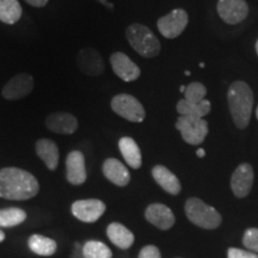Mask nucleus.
<instances>
[{
  "mask_svg": "<svg viewBox=\"0 0 258 258\" xmlns=\"http://www.w3.org/2000/svg\"><path fill=\"white\" fill-rule=\"evenodd\" d=\"M40 191L36 177L18 167L0 170V198L12 201L32 199Z\"/></svg>",
  "mask_w": 258,
  "mask_h": 258,
  "instance_id": "nucleus-1",
  "label": "nucleus"
},
{
  "mask_svg": "<svg viewBox=\"0 0 258 258\" xmlns=\"http://www.w3.org/2000/svg\"><path fill=\"white\" fill-rule=\"evenodd\" d=\"M228 108L237 128L244 129L249 124L253 108V92L245 82L231 84L227 92Z\"/></svg>",
  "mask_w": 258,
  "mask_h": 258,
  "instance_id": "nucleus-2",
  "label": "nucleus"
},
{
  "mask_svg": "<svg viewBox=\"0 0 258 258\" xmlns=\"http://www.w3.org/2000/svg\"><path fill=\"white\" fill-rule=\"evenodd\" d=\"M125 37L132 48L144 57H156L160 53V42L156 35L143 24H132L127 28Z\"/></svg>",
  "mask_w": 258,
  "mask_h": 258,
  "instance_id": "nucleus-3",
  "label": "nucleus"
},
{
  "mask_svg": "<svg viewBox=\"0 0 258 258\" xmlns=\"http://www.w3.org/2000/svg\"><path fill=\"white\" fill-rule=\"evenodd\" d=\"M185 214L192 224L206 230H214L221 224V215L217 209L198 198H191L185 202Z\"/></svg>",
  "mask_w": 258,
  "mask_h": 258,
  "instance_id": "nucleus-4",
  "label": "nucleus"
},
{
  "mask_svg": "<svg viewBox=\"0 0 258 258\" xmlns=\"http://www.w3.org/2000/svg\"><path fill=\"white\" fill-rule=\"evenodd\" d=\"M183 140L190 145H200L205 141L208 134V123L202 117L195 116H179L176 122Z\"/></svg>",
  "mask_w": 258,
  "mask_h": 258,
  "instance_id": "nucleus-5",
  "label": "nucleus"
},
{
  "mask_svg": "<svg viewBox=\"0 0 258 258\" xmlns=\"http://www.w3.org/2000/svg\"><path fill=\"white\" fill-rule=\"evenodd\" d=\"M111 109L127 121L140 123L146 117V111L140 102L134 96L120 93L111 99Z\"/></svg>",
  "mask_w": 258,
  "mask_h": 258,
  "instance_id": "nucleus-6",
  "label": "nucleus"
},
{
  "mask_svg": "<svg viewBox=\"0 0 258 258\" xmlns=\"http://www.w3.org/2000/svg\"><path fill=\"white\" fill-rule=\"evenodd\" d=\"M188 14L184 10L176 9L171 11L170 14L164 16V17L159 18L157 27L164 37L176 38L184 31L186 25H188Z\"/></svg>",
  "mask_w": 258,
  "mask_h": 258,
  "instance_id": "nucleus-7",
  "label": "nucleus"
},
{
  "mask_svg": "<svg viewBox=\"0 0 258 258\" xmlns=\"http://www.w3.org/2000/svg\"><path fill=\"white\" fill-rule=\"evenodd\" d=\"M217 10L227 24H239L249 15V5L245 0H219Z\"/></svg>",
  "mask_w": 258,
  "mask_h": 258,
  "instance_id": "nucleus-8",
  "label": "nucleus"
},
{
  "mask_svg": "<svg viewBox=\"0 0 258 258\" xmlns=\"http://www.w3.org/2000/svg\"><path fill=\"white\" fill-rule=\"evenodd\" d=\"M34 89V78L28 73H18L11 78L3 88V97L8 101H17L22 99Z\"/></svg>",
  "mask_w": 258,
  "mask_h": 258,
  "instance_id": "nucleus-9",
  "label": "nucleus"
},
{
  "mask_svg": "<svg viewBox=\"0 0 258 258\" xmlns=\"http://www.w3.org/2000/svg\"><path fill=\"white\" fill-rule=\"evenodd\" d=\"M105 209V203L101 200H79L72 205V214L83 222H96L104 214Z\"/></svg>",
  "mask_w": 258,
  "mask_h": 258,
  "instance_id": "nucleus-10",
  "label": "nucleus"
},
{
  "mask_svg": "<svg viewBox=\"0 0 258 258\" xmlns=\"http://www.w3.org/2000/svg\"><path fill=\"white\" fill-rule=\"evenodd\" d=\"M110 63L114 73L123 82H134L141 74V71L138 64L134 63L125 54L121 53V51H116V53L111 54Z\"/></svg>",
  "mask_w": 258,
  "mask_h": 258,
  "instance_id": "nucleus-11",
  "label": "nucleus"
},
{
  "mask_svg": "<svg viewBox=\"0 0 258 258\" xmlns=\"http://www.w3.org/2000/svg\"><path fill=\"white\" fill-rule=\"evenodd\" d=\"M77 64L84 74L89 77L101 76L104 72V62L101 54L93 48H83L77 55Z\"/></svg>",
  "mask_w": 258,
  "mask_h": 258,
  "instance_id": "nucleus-12",
  "label": "nucleus"
},
{
  "mask_svg": "<svg viewBox=\"0 0 258 258\" xmlns=\"http://www.w3.org/2000/svg\"><path fill=\"white\" fill-rule=\"evenodd\" d=\"M253 184V169L250 164H241L235 169L231 178L232 191L237 198L243 199L249 195Z\"/></svg>",
  "mask_w": 258,
  "mask_h": 258,
  "instance_id": "nucleus-13",
  "label": "nucleus"
},
{
  "mask_svg": "<svg viewBox=\"0 0 258 258\" xmlns=\"http://www.w3.org/2000/svg\"><path fill=\"white\" fill-rule=\"evenodd\" d=\"M67 180L73 185H80L86 180L85 158L79 151H72L66 159Z\"/></svg>",
  "mask_w": 258,
  "mask_h": 258,
  "instance_id": "nucleus-14",
  "label": "nucleus"
},
{
  "mask_svg": "<svg viewBox=\"0 0 258 258\" xmlns=\"http://www.w3.org/2000/svg\"><path fill=\"white\" fill-rule=\"evenodd\" d=\"M46 125L53 133L70 135L78 129V120L69 112H53L46 118Z\"/></svg>",
  "mask_w": 258,
  "mask_h": 258,
  "instance_id": "nucleus-15",
  "label": "nucleus"
},
{
  "mask_svg": "<svg viewBox=\"0 0 258 258\" xmlns=\"http://www.w3.org/2000/svg\"><path fill=\"white\" fill-rule=\"evenodd\" d=\"M145 217L147 221L160 228V230H169L175 224V215L171 209L161 203L150 205L145 212Z\"/></svg>",
  "mask_w": 258,
  "mask_h": 258,
  "instance_id": "nucleus-16",
  "label": "nucleus"
},
{
  "mask_svg": "<svg viewBox=\"0 0 258 258\" xmlns=\"http://www.w3.org/2000/svg\"><path fill=\"white\" fill-rule=\"evenodd\" d=\"M103 173L115 185L125 186L131 180V173L127 167L115 158H109L103 164Z\"/></svg>",
  "mask_w": 258,
  "mask_h": 258,
  "instance_id": "nucleus-17",
  "label": "nucleus"
},
{
  "mask_svg": "<svg viewBox=\"0 0 258 258\" xmlns=\"http://www.w3.org/2000/svg\"><path fill=\"white\" fill-rule=\"evenodd\" d=\"M36 153L48 169L54 171L59 164V147L50 139H40L36 143Z\"/></svg>",
  "mask_w": 258,
  "mask_h": 258,
  "instance_id": "nucleus-18",
  "label": "nucleus"
},
{
  "mask_svg": "<svg viewBox=\"0 0 258 258\" xmlns=\"http://www.w3.org/2000/svg\"><path fill=\"white\" fill-rule=\"evenodd\" d=\"M152 176L156 182L166 192L171 195H177L180 191V183L176 175H173L167 167L163 165H157L152 169Z\"/></svg>",
  "mask_w": 258,
  "mask_h": 258,
  "instance_id": "nucleus-19",
  "label": "nucleus"
},
{
  "mask_svg": "<svg viewBox=\"0 0 258 258\" xmlns=\"http://www.w3.org/2000/svg\"><path fill=\"white\" fill-rule=\"evenodd\" d=\"M108 238L114 245L120 249H129L134 243V234L125 226L118 222H112L106 228Z\"/></svg>",
  "mask_w": 258,
  "mask_h": 258,
  "instance_id": "nucleus-20",
  "label": "nucleus"
},
{
  "mask_svg": "<svg viewBox=\"0 0 258 258\" xmlns=\"http://www.w3.org/2000/svg\"><path fill=\"white\" fill-rule=\"evenodd\" d=\"M118 148L122 157L124 158L125 163L128 164L132 169H139L143 164V157H141L140 148H139L138 144L135 143L134 139L124 137L121 138L118 141Z\"/></svg>",
  "mask_w": 258,
  "mask_h": 258,
  "instance_id": "nucleus-21",
  "label": "nucleus"
},
{
  "mask_svg": "<svg viewBox=\"0 0 258 258\" xmlns=\"http://www.w3.org/2000/svg\"><path fill=\"white\" fill-rule=\"evenodd\" d=\"M28 245L32 252L40 256H51L56 252L57 245L56 241H54L50 238L44 237L41 234H32L28 240Z\"/></svg>",
  "mask_w": 258,
  "mask_h": 258,
  "instance_id": "nucleus-22",
  "label": "nucleus"
},
{
  "mask_svg": "<svg viewBox=\"0 0 258 258\" xmlns=\"http://www.w3.org/2000/svg\"><path fill=\"white\" fill-rule=\"evenodd\" d=\"M211 102L207 99H203L199 103H190L185 99H180L177 103V111L180 116H195V117H202L208 115L211 111Z\"/></svg>",
  "mask_w": 258,
  "mask_h": 258,
  "instance_id": "nucleus-23",
  "label": "nucleus"
},
{
  "mask_svg": "<svg viewBox=\"0 0 258 258\" xmlns=\"http://www.w3.org/2000/svg\"><path fill=\"white\" fill-rule=\"evenodd\" d=\"M22 17V6L18 0H0V21L15 24Z\"/></svg>",
  "mask_w": 258,
  "mask_h": 258,
  "instance_id": "nucleus-24",
  "label": "nucleus"
},
{
  "mask_svg": "<svg viewBox=\"0 0 258 258\" xmlns=\"http://www.w3.org/2000/svg\"><path fill=\"white\" fill-rule=\"evenodd\" d=\"M27 219V213L21 208L0 209V227H14Z\"/></svg>",
  "mask_w": 258,
  "mask_h": 258,
  "instance_id": "nucleus-25",
  "label": "nucleus"
},
{
  "mask_svg": "<svg viewBox=\"0 0 258 258\" xmlns=\"http://www.w3.org/2000/svg\"><path fill=\"white\" fill-rule=\"evenodd\" d=\"M84 258H111V250L105 244L97 240H89L83 245Z\"/></svg>",
  "mask_w": 258,
  "mask_h": 258,
  "instance_id": "nucleus-26",
  "label": "nucleus"
},
{
  "mask_svg": "<svg viewBox=\"0 0 258 258\" xmlns=\"http://www.w3.org/2000/svg\"><path fill=\"white\" fill-rule=\"evenodd\" d=\"M207 95V90L201 83L194 82L189 84L184 90V99L190 103H199L205 99Z\"/></svg>",
  "mask_w": 258,
  "mask_h": 258,
  "instance_id": "nucleus-27",
  "label": "nucleus"
},
{
  "mask_svg": "<svg viewBox=\"0 0 258 258\" xmlns=\"http://www.w3.org/2000/svg\"><path fill=\"white\" fill-rule=\"evenodd\" d=\"M243 244L249 250L258 252V228H249V230L245 232Z\"/></svg>",
  "mask_w": 258,
  "mask_h": 258,
  "instance_id": "nucleus-28",
  "label": "nucleus"
},
{
  "mask_svg": "<svg viewBox=\"0 0 258 258\" xmlns=\"http://www.w3.org/2000/svg\"><path fill=\"white\" fill-rule=\"evenodd\" d=\"M139 258H161L160 251L154 245H147L141 249Z\"/></svg>",
  "mask_w": 258,
  "mask_h": 258,
  "instance_id": "nucleus-29",
  "label": "nucleus"
},
{
  "mask_svg": "<svg viewBox=\"0 0 258 258\" xmlns=\"http://www.w3.org/2000/svg\"><path fill=\"white\" fill-rule=\"evenodd\" d=\"M227 256L228 258H258L256 253L240 249H234V247L228 250Z\"/></svg>",
  "mask_w": 258,
  "mask_h": 258,
  "instance_id": "nucleus-30",
  "label": "nucleus"
},
{
  "mask_svg": "<svg viewBox=\"0 0 258 258\" xmlns=\"http://www.w3.org/2000/svg\"><path fill=\"white\" fill-rule=\"evenodd\" d=\"M25 2L34 6V8H43V6L47 5L48 0H25Z\"/></svg>",
  "mask_w": 258,
  "mask_h": 258,
  "instance_id": "nucleus-31",
  "label": "nucleus"
},
{
  "mask_svg": "<svg viewBox=\"0 0 258 258\" xmlns=\"http://www.w3.org/2000/svg\"><path fill=\"white\" fill-rule=\"evenodd\" d=\"M198 156H199L200 158H203V157H205V156H206L205 150H202V148H201V150H199V151H198Z\"/></svg>",
  "mask_w": 258,
  "mask_h": 258,
  "instance_id": "nucleus-32",
  "label": "nucleus"
},
{
  "mask_svg": "<svg viewBox=\"0 0 258 258\" xmlns=\"http://www.w3.org/2000/svg\"><path fill=\"white\" fill-rule=\"evenodd\" d=\"M4 239H5V233L2 230H0V243H2V241Z\"/></svg>",
  "mask_w": 258,
  "mask_h": 258,
  "instance_id": "nucleus-33",
  "label": "nucleus"
},
{
  "mask_svg": "<svg viewBox=\"0 0 258 258\" xmlns=\"http://www.w3.org/2000/svg\"><path fill=\"white\" fill-rule=\"evenodd\" d=\"M256 51H257V54H258V41L256 42Z\"/></svg>",
  "mask_w": 258,
  "mask_h": 258,
  "instance_id": "nucleus-34",
  "label": "nucleus"
},
{
  "mask_svg": "<svg viewBox=\"0 0 258 258\" xmlns=\"http://www.w3.org/2000/svg\"><path fill=\"white\" fill-rule=\"evenodd\" d=\"M256 116H257V118H258V106H257V109H256Z\"/></svg>",
  "mask_w": 258,
  "mask_h": 258,
  "instance_id": "nucleus-35",
  "label": "nucleus"
}]
</instances>
